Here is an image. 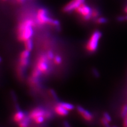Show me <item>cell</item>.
I'll list each match as a JSON object with an SVG mask.
<instances>
[{
	"mask_svg": "<svg viewBox=\"0 0 127 127\" xmlns=\"http://www.w3.org/2000/svg\"><path fill=\"white\" fill-rule=\"evenodd\" d=\"M37 68L40 70L42 73L46 74L49 70L48 58L46 55H41L40 56L37 64Z\"/></svg>",
	"mask_w": 127,
	"mask_h": 127,
	"instance_id": "obj_5",
	"label": "cell"
},
{
	"mask_svg": "<svg viewBox=\"0 0 127 127\" xmlns=\"http://www.w3.org/2000/svg\"><path fill=\"white\" fill-rule=\"evenodd\" d=\"M124 119V127H127V114L126 115V116Z\"/></svg>",
	"mask_w": 127,
	"mask_h": 127,
	"instance_id": "obj_29",
	"label": "cell"
},
{
	"mask_svg": "<svg viewBox=\"0 0 127 127\" xmlns=\"http://www.w3.org/2000/svg\"><path fill=\"white\" fill-rule=\"evenodd\" d=\"M102 37V33L100 31H94L91 34L86 45V49L89 53H93L96 51L98 46V42Z\"/></svg>",
	"mask_w": 127,
	"mask_h": 127,
	"instance_id": "obj_3",
	"label": "cell"
},
{
	"mask_svg": "<svg viewBox=\"0 0 127 127\" xmlns=\"http://www.w3.org/2000/svg\"><path fill=\"white\" fill-rule=\"evenodd\" d=\"M83 1H84V0H83Z\"/></svg>",
	"mask_w": 127,
	"mask_h": 127,
	"instance_id": "obj_35",
	"label": "cell"
},
{
	"mask_svg": "<svg viewBox=\"0 0 127 127\" xmlns=\"http://www.w3.org/2000/svg\"><path fill=\"white\" fill-rule=\"evenodd\" d=\"M112 127H117V126H113Z\"/></svg>",
	"mask_w": 127,
	"mask_h": 127,
	"instance_id": "obj_34",
	"label": "cell"
},
{
	"mask_svg": "<svg viewBox=\"0 0 127 127\" xmlns=\"http://www.w3.org/2000/svg\"><path fill=\"white\" fill-rule=\"evenodd\" d=\"M100 15V12H99L96 9H92V18L96 20L99 17Z\"/></svg>",
	"mask_w": 127,
	"mask_h": 127,
	"instance_id": "obj_17",
	"label": "cell"
},
{
	"mask_svg": "<svg viewBox=\"0 0 127 127\" xmlns=\"http://www.w3.org/2000/svg\"><path fill=\"white\" fill-rule=\"evenodd\" d=\"M101 123H102V125L104 127H111V126L109 124V122L107 121L106 119L104 118L101 119Z\"/></svg>",
	"mask_w": 127,
	"mask_h": 127,
	"instance_id": "obj_24",
	"label": "cell"
},
{
	"mask_svg": "<svg viewBox=\"0 0 127 127\" xmlns=\"http://www.w3.org/2000/svg\"><path fill=\"white\" fill-rule=\"evenodd\" d=\"M127 114V105L123 106L121 111V116L122 118H124Z\"/></svg>",
	"mask_w": 127,
	"mask_h": 127,
	"instance_id": "obj_19",
	"label": "cell"
},
{
	"mask_svg": "<svg viewBox=\"0 0 127 127\" xmlns=\"http://www.w3.org/2000/svg\"><path fill=\"white\" fill-rule=\"evenodd\" d=\"M24 46H25V49L31 51L33 49V41L31 39L27 40L26 41L24 42Z\"/></svg>",
	"mask_w": 127,
	"mask_h": 127,
	"instance_id": "obj_12",
	"label": "cell"
},
{
	"mask_svg": "<svg viewBox=\"0 0 127 127\" xmlns=\"http://www.w3.org/2000/svg\"><path fill=\"white\" fill-rule=\"evenodd\" d=\"M2 1H7V0H2Z\"/></svg>",
	"mask_w": 127,
	"mask_h": 127,
	"instance_id": "obj_33",
	"label": "cell"
},
{
	"mask_svg": "<svg viewBox=\"0 0 127 127\" xmlns=\"http://www.w3.org/2000/svg\"><path fill=\"white\" fill-rule=\"evenodd\" d=\"M30 55V51L26 49L22 51L20 55V58H29Z\"/></svg>",
	"mask_w": 127,
	"mask_h": 127,
	"instance_id": "obj_16",
	"label": "cell"
},
{
	"mask_svg": "<svg viewBox=\"0 0 127 127\" xmlns=\"http://www.w3.org/2000/svg\"><path fill=\"white\" fill-rule=\"evenodd\" d=\"M108 20L104 17H98L96 19V22L98 24H104L107 22Z\"/></svg>",
	"mask_w": 127,
	"mask_h": 127,
	"instance_id": "obj_20",
	"label": "cell"
},
{
	"mask_svg": "<svg viewBox=\"0 0 127 127\" xmlns=\"http://www.w3.org/2000/svg\"><path fill=\"white\" fill-rule=\"evenodd\" d=\"M45 119H46V118H45V117L42 116V117H39L38 118H37L36 119H35L33 121L35 123H36V124H42V123L44 122Z\"/></svg>",
	"mask_w": 127,
	"mask_h": 127,
	"instance_id": "obj_21",
	"label": "cell"
},
{
	"mask_svg": "<svg viewBox=\"0 0 127 127\" xmlns=\"http://www.w3.org/2000/svg\"><path fill=\"white\" fill-rule=\"evenodd\" d=\"M64 127H71L69 123L66 121L64 122Z\"/></svg>",
	"mask_w": 127,
	"mask_h": 127,
	"instance_id": "obj_30",
	"label": "cell"
},
{
	"mask_svg": "<svg viewBox=\"0 0 127 127\" xmlns=\"http://www.w3.org/2000/svg\"><path fill=\"white\" fill-rule=\"evenodd\" d=\"M58 104L61 105L63 106V108H65L68 111H71L74 109V105L72 104H70V103H66V102H59L58 103Z\"/></svg>",
	"mask_w": 127,
	"mask_h": 127,
	"instance_id": "obj_13",
	"label": "cell"
},
{
	"mask_svg": "<svg viewBox=\"0 0 127 127\" xmlns=\"http://www.w3.org/2000/svg\"><path fill=\"white\" fill-rule=\"evenodd\" d=\"M77 112L80 114L82 117L87 121H91L93 120V116L90 111L84 109L81 106H77L76 107Z\"/></svg>",
	"mask_w": 127,
	"mask_h": 127,
	"instance_id": "obj_8",
	"label": "cell"
},
{
	"mask_svg": "<svg viewBox=\"0 0 127 127\" xmlns=\"http://www.w3.org/2000/svg\"><path fill=\"white\" fill-rule=\"evenodd\" d=\"M26 115L20 109L17 110V111L15 112L13 116V120L14 122L19 123L22 121L25 118Z\"/></svg>",
	"mask_w": 127,
	"mask_h": 127,
	"instance_id": "obj_10",
	"label": "cell"
},
{
	"mask_svg": "<svg viewBox=\"0 0 127 127\" xmlns=\"http://www.w3.org/2000/svg\"><path fill=\"white\" fill-rule=\"evenodd\" d=\"M118 20L120 22L122 21H124L126 20V18H125V17H123V16H121V17H119L118 18Z\"/></svg>",
	"mask_w": 127,
	"mask_h": 127,
	"instance_id": "obj_28",
	"label": "cell"
},
{
	"mask_svg": "<svg viewBox=\"0 0 127 127\" xmlns=\"http://www.w3.org/2000/svg\"><path fill=\"white\" fill-rule=\"evenodd\" d=\"M16 2L19 4H22L26 2V0H15Z\"/></svg>",
	"mask_w": 127,
	"mask_h": 127,
	"instance_id": "obj_31",
	"label": "cell"
},
{
	"mask_svg": "<svg viewBox=\"0 0 127 127\" xmlns=\"http://www.w3.org/2000/svg\"><path fill=\"white\" fill-rule=\"evenodd\" d=\"M92 73L95 77H98L100 76V74H99V73L98 72V71L96 69L93 68L92 69Z\"/></svg>",
	"mask_w": 127,
	"mask_h": 127,
	"instance_id": "obj_26",
	"label": "cell"
},
{
	"mask_svg": "<svg viewBox=\"0 0 127 127\" xmlns=\"http://www.w3.org/2000/svg\"><path fill=\"white\" fill-rule=\"evenodd\" d=\"M54 62L56 65H60L62 64L63 62L62 58L59 55H56L55 56V58L54 59Z\"/></svg>",
	"mask_w": 127,
	"mask_h": 127,
	"instance_id": "obj_18",
	"label": "cell"
},
{
	"mask_svg": "<svg viewBox=\"0 0 127 127\" xmlns=\"http://www.w3.org/2000/svg\"><path fill=\"white\" fill-rule=\"evenodd\" d=\"M37 25L36 19L27 18L19 23L17 28V37L19 41L25 42L33 34V28Z\"/></svg>",
	"mask_w": 127,
	"mask_h": 127,
	"instance_id": "obj_1",
	"label": "cell"
},
{
	"mask_svg": "<svg viewBox=\"0 0 127 127\" xmlns=\"http://www.w3.org/2000/svg\"><path fill=\"white\" fill-rule=\"evenodd\" d=\"M30 117L28 116H26L22 121L19 122V127H29L30 124Z\"/></svg>",
	"mask_w": 127,
	"mask_h": 127,
	"instance_id": "obj_11",
	"label": "cell"
},
{
	"mask_svg": "<svg viewBox=\"0 0 127 127\" xmlns=\"http://www.w3.org/2000/svg\"><path fill=\"white\" fill-rule=\"evenodd\" d=\"M35 19H36L37 25L40 26L49 25L56 28L60 25L58 20L49 17L48 11L44 8H40L38 10L35 15Z\"/></svg>",
	"mask_w": 127,
	"mask_h": 127,
	"instance_id": "obj_2",
	"label": "cell"
},
{
	"mask_svg": "<svg viewBox=\"0 0 127 127\" xmlns=\"http://www.w3.org/2000/svg\"><path fill=\"white\" fill-rule=\"evenodd\" d=\"M51 117H52V114H51V112L48 111H46V114H45V118L46 119H51Z\"/></svg>",
	"mask_w": 127,
	"mask_h": 127,
	"instance_id": "obj_27",
	"label": "cell"
},
{
	"mask_svg": "<svg viewBox=\"0 0 127 127\" xmlns=\"http://www.w3.org/2000/svg\"><path fill=\"white\" fill-rule=\"evenodd\" d=\"M42 72L38 68L35 67V68L33 70L32 72V76L35 78H39V77L41 76L42 74Z\"/></svg>",
	"mask_w": 127,
	"mask_h": 127,
	"instance_id": "obj_15",
	"label": "cell"
},
{
	"mask_svg": "<svg viewBox=\"0 0 127 127\" xmlns=\"http://www.w3.org/2000/svg\"><path fill=\"white\" fill-rule=\"evenodd\" d=\"M46 55H47V56L49 60H54V59L55 56L54 53L51 50L48 51L47 54H46Z\"/></svg>",
	"mask_w": 127,
	"mask_h": 127,
	"instance_id": "obj_22",
	"label": "cell"
},
{
	"mask_svg": "<svg viewBox=\"0 0 127 127\" xmlns=\"http://www.w3.org/2000/svg\"><path fill=\"white\" fill-rule=\"evenodd\" d=\"M49 92L51 95V96H52L55 100L57 101H59V99H58V97L57 96V95L56 94V93L55 92V91L53 90V89H51L49 91Z\"/></svg>",
	"mask_w": 127,
	"mask_h": 127,
	"instance_id": "obj_23",
	"label": "cell"
},
{
	"mask_svg": "<svg viewBox=\"0 0 127 127\" xmlns=\"http://www.w3.org/2000/svg\"><path fill=\"white\" fill-rule=\"evenodd\" d=\"M55 111L56 113L58 114L59 116L62 117H65L68 114V110L63 108V106L59 104H57L56 106H55Z\"/></svg>",
	"mask_w": 127,
	"mask_h": 127,
	"instance_id": "obj_9",
	"label": "cell"
},
{
	"mask_svg": "<svg viewBox=\"0 0 127 127\" xmlns=\"http://www.w3.org/2000/svg\"><path fill=\"white\" fill-rule=\"evenodd\" d=\"M125 12H126V13H127V6L125 8Z\"/></svg>",
	"mask_w": 127,
	"mask_h": 127,
	"instance_id": "obj_32",
	"label": "cell"
},
{
	"mask_svg": "<svg viewBox=\"0 0 127 127\" xmlns=\"http://www.w3.org/2000/svg\"><path fill=\"white\" fill-rule=\"evenodd\" d=\"M76 12L80 16L83 20L89 21L92 19V9L84 3L79 6L75 10Z\"/></svg>",
	"mask_w": 127,
	"mask_h": 127,
	"instance_id": "obj_4",
	"label": "cell"
},
{
	"mask_svg": "<svg viewBox=\"0 0 127 127\" xmlns=\"http://www.w3.org/2000/svg\"><path fill=\"white\" fill-rule=\"evenodd\" d=\"M19 64V66L24 67V68H26L29 64V58H20Z\"/></svg>",
	"mask_w": 127,
	"mask_h": 127,
	"instance_id": "obj_14",
	"label": "cell"
},
{
	"mask_svg": "<svg viewBox=\"0 0 127 127\" xmlns=\"http://www.w3.org/2000/svg\"><path fill=\"white\" fill-rule=\"evenodd\" d=\"M46 110L42 109V108H35L33 110H32L29 114V117L31 120H34L35 119L38 118L39 117L43 116L45 117Z\"/></svg>",
	"mask_w": 127,
	"mask_h": 127,
	"instance_id": "obj_7",
	"label": "cell"
},
{
	"mask_svg": "<svg viewBox=\"0 0 127 127\" xmlns=\"http://www.w3.org/2000/svg\"><path fill=\"white\" fill-rule=\"evenodd\" d=\"M103 118H105L106 120L108 121H109V122L112 121V119H111V117L110 116V114L107 112H104L103 113Z\"/></svg>",
	"mask_w": 127,
	"mask_h": 127,
	"instance_id": "obj_25",
	"label": "cell"
},
{
	"mask_svg": "<svg viewBox=\"0 0 127 127\" xmlns=\"http://www.w3.org/2000/svg\"><path fill=\"white\" fill-rule=\"evenodd\" d=\"M83 3H84L83 0H71L64 7L63 11L65 12H70L73 11H75Z\"/></svg>",
	"mask_w": 127,
	"mask_h": 127,
	"instance_id": "obj_6",
	"label": "cell"
}]
</instances>
